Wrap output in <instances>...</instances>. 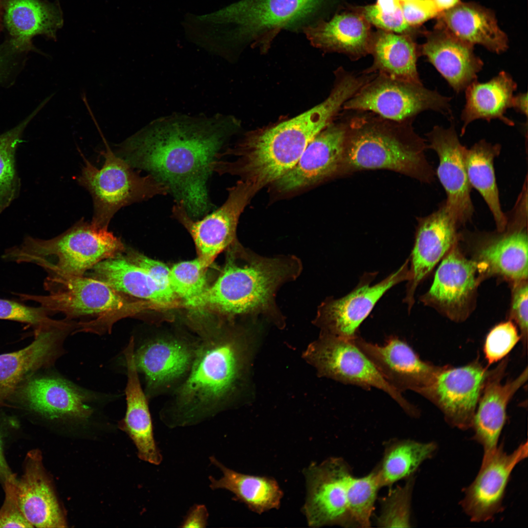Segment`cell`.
<instances>
[{
    "label": "cell",
    "mask_w": 528,
    "mask_h": 528,
    "mask_svg": "<svg viewBox=\"0 0 528 528\" xmlns=\"http://www.w3.org/2000/svg\"><path fill=\"white\" fill-rule=\"evenodd\" d=\"M239 126L231 116L174 113L154 120L114 153L164 184L175 202L199 219L213 207L207 186L212 164Z\"/></svg>",
    "instance_id": "obj_1"
},
{
    "label": "cell",
    "mask_w": 528,
    "mask_h": 528,
    "mask_svg": "<svg viewBox=\"0 0 528 528\" xmlns=\"http://www.w3.org/2000/svg\"><path fill=\"white\" fill-rule=\"evenodd\" d=\"M349 79H335L329 96L288 120L247 133L234 146L225 148L213 164V172L238 176L257 191L273 184L298 161L314 137L332 122L344 104L355 93Z\"/></svg>",
    "instance_id": "obj_2"
},
{
    "label": "cell",
    "mask_w": 528,
    "mask_h": 528,
    "mask_svg": "<svg viewBox=\"0 0 528 528\" xmlns=\"http://www.w3.org/2000/svg\"><path fill=\"white\" fill-rule=\"evenodd\" d=\"M246 352L239 332L213 330L201 337L187 376L160 410L162 422L172 428L194 425L228 409L242 381Z\"/></svg>",
    "instance_id": "obj_3"
},
{
    "label": "cell",
    "mask_w": 528,
    "mask_h": 528,
    "mask_svg": "<svg viewBox=\"0 0 528 528\" xmlns=\"http://www.w3.org/2000/svg\"><path fill=\"white\" fill-rule=\"evenodd\" d=\"M346 117L347 130L340 175L365 170L386 169L431 183L436 173L426 159L425 140L413 120L397 122L367 111Z\"/></svg>",
    "instance_id": "obj_4"
},
{
    "label": "cell",
    "mask_w": 528,
    "mask_h": 528,
    "mask_svg": "<svg viewBox=\"0 0 528 528\" xmlns=\"http://www.w3.org/2000/svg\"><path fill=\"white\" fill-rule=\"evenodd\" d=\"M293 258H267L244 251L231 258L222 274L192 304L230 315L265 312L274 309L278 287L298 274Z\"/></svg>",
    "instance_id": "obj_5"
},
{
    "label": "cell",
    "mask_w": 528,
    "mask_h": 528,
    "mask_svg": "<svg viewBox=\"0 0 528 528\" xmlns=\"http://www.w3.org/2000/svg\"><path fill=\"white\" fill-rule=\"evenodd\" d=\"M46 295L16 293L22 300L36 302L49 312L64 313L67 319L95 317L79 323L76 332L103 334L110 332L113 325L134 315L145 302L134 301L107 284L90 277L48 274L44 283Z\"/></svg>",
    "instance_id": "obj_6"
},
{
    "label": "cell",
    "mask_w": 528,
    "mask_h": 528,
    "mask_svg": "<svg viewBox=\"0 0 528 528\" xmlns=\"http://www.w3.org/2000/svg\"><path fill=\"white\" fill-rule=\"evenodd\" d=\"M126 249L121 239L108 228L81 219L50 239L26 236L21 244L6 250L2 258L36 264L48 274L81 276L98 263L121 256Z\"/></svg>",
    "instance_id": "obj_7"
},
{
    "label": "cell",
    "mask_w": 528,
    "mask_h": 528,
    "mask_svg": "<svg viewBox=\"0 0 528 528\" xmlns=\"http://www.w3.org/2000/svg\"><path fill=\"white\" fill-rule=\"evenodd\" d=\"M104 162L97 168L83 156L84 164L77 177L79 184L91 196L93 214L91 223L108 228L114 214L121 208L169 194L168 188L150 174L141 176L117 155L102 136Z\"/></svg>",
    "instance_id": "obj_8"
},
{
    "label": "cell",
    "mask_w": 528,
    "mask_h": 528,
    "mask_svg": "<svg viewBox=\"0 0 528 528\" xmlns=\"http://www.w3.org/2000/svg\"><path fill=\"white\" fill-rule=\"evenodd\" d=\"M451 98L421 83L396 79L376 74L343 105L347 110L367 111L397 121L414 120L430 110L452 117Z\"/></svg>",
    "instance_id": "obj_9"
},
{
    "label": "cell",
    "mask_w": 528,
    "mask_h": 528,
    "mask_svg": "<svg viewBox=\"0 0 528 528\" xmlns=\"http://www.w3.org/2000/svg\"><path fill=\"white\" fill-rule=\"evenodd\" d=\"M307 355L322 375L346 384L381 390L407 415L412 417L419 416L417 408L385 380L353 339L323 333L308 349Z\"/></svg>",
    "instance_id": "obj_10"
},
{
    "label": "cell",
    "mask_w": 528,
    "mask_h": 528,
    "mask_svg": "<svg viewBox=\"0 0 528 528\" xmlns=\"http://www.w3.org/2000/svg\"><path fill=\"white\" fill-rule=\"evenodd\" d=\"M323 0H241L222 10L232 37L253 43L264 51L282 29L302 23Z\"/></svg>",
    "instance_id": "obj_11"
},
{
    "label": "cell",
    "mask_w": 528,
    "mask_h": 528,
    "mask_svg": "<svg viewBox=\"0 0 528 528\" xmlns=\"http://www.w3.org/2000/svg\"><path fill=\"white\" fill-rule=\"evenodd\" d=\"M198 340L182 335L162 334L134 344V359L139 374L143 375V388L149 400L170 395L187 376Z\"/></svg>",
    "instance_id": "obj_12"
},
{
    "label": "cell",
    "mask_w": 528,
    "mask_h": 528,
    "mask_svg": "<svg viewBox=\"0 0 528 528\" xmlns=\"http://www.w3.org/2000/svg\"><path fill=\"white\" fill-rule=\"evenodd\" d=\"M13 396L24 407L47 419L82 421L90 418L106 399L57 374L32 375Z\"/></svg>",
    "instance_id": "obj_13"
},
{
    "label": "cell",
    "mask_w": 528,
    "mask_h": 528,
    "mask_svg": "<svg viewBox=\"0 0 528 528\" xmlns=\"http://www.w3.org/2000/svg\"><path fill=\"white\" fill-rule=\"evenodd\" d=\"M225 202L200 220L192 218L183 205L175 202L172 217L182 224L191 234L198 258L208 267L217 256L236 240L241 215L257 192L249 184L240 180L228 189Z\"/></svg>",
    "instance_id": "obj_14"
},
{
    "label": "cell",
    "mask_w": 528,
    "mask_h": 528,
    "mask_svg": "<svg viewBox=\"0 0 528 528\" xmlns=\"http://www.w3.org/2000/svg\"><path fill=\"white\" fill-rule=\"evenodd\" d=\"M306 497L302 512L309 527H353L347 503L348 484L352 476L341 458L330 457L311 463L303 470Z\"/></svg>",
    "instance_id": "obj_15"
},
{
    "label": "cell",
    "mask_w": 528,
    "mask_h": 528,
    "mask_svg": "<svg viewBox=\"0 0 528 528\" xmlns=\"http://www.w3.org/2000/svg\"><path fill=\"white\" fill-rule=\"evenodd\" d=\"M490 372L478 359L460 367L444 366L430 385L417 393L435 405L450 426L466 430L472 427Z\"/></svg>",
    "instance_id": "obj_16"
},
{
    "label": "cell",
    "mask_w": 528,
    "mask_h": 528,
    "mask_svg": "<svg viewBox=\"0 0 528 528\" xmlns=\"http://www.w3.org/2000/svg\"><path fill=\"white\" fill-rule=\"evenodd\" d=\"M409 264L408 258L397 270L374 285L371 284L377 273H366L346 295L328 298L320 306L317 317L323 333L345 339L355 338L358 335L359 326L382 296L394 286L408 280Z\"/></svg>",
    "instance_id": "obj_17"
},
{
    "label": "cell",
    "mask_w": 528,
    "mask_h": 528,
    "mask_svg": "<svg viewBox=\"0 0 528 528\" xmlns=\"http://www.w3.org/2000/svg\"><path fill=\"white\" fill-rule=\"evenodd\" d=\"M528 455L526 441L510 453L500 444L494 451L483 455L480 470L473 481L463 489V497L460 502L471 521L487 522L502 511L511 473Z\"/></svg>",
    "instance_id": "obj_18"
},
{
    "label": "cell",
    "mask_w": 528,
    "mask_h": 528,
    "mask_svg": "<svg viewBox=\"0 0 528 528\" xmlns=\"http://www.w3.org/2000/svg\"><path fill=\"white\" fill-rule=\"evenodd\" d=\"M528 200L520 196L512 212L506 215L505 229L488 236L478 249V269L496 274L514 283L527 280L528 239Z\"/></svg>",
    "instance_id": "obj_19"
},
{
    "label": "cell",
    "mask_w": 528,
    "mask_h": 528,
    "mask_svg": "<svg viewBox=\"0 0 528 528\" xmlns=\"http://www.w3.org/2000/svg\"><path fill=\"white\" fill-rule=\"evenodd\" d=\"M335 120L309 142L295 165L273 183L278 192L290 193L340 175L347 121Z\"/></svg>",
    "instance_id": "obj_20"
},
{
    "label": "cell",
    "mask_w": 528,
    "mask_h": 528,
    "mask_svg": "<svg viewBox=\"0 0 528 528\" xmlns=\"http://www.w3.org/2000/svg\"><path fill=\"white\" fill-rule=\"evenodd\" d=\"M73 325L66 321L35 329L33 341L26 347L0 355V407L25 380L47 368L65 352L64 342Z\"/></svg>",
    "instance_id": "obj_21"
},
{
    "label": "cell",
    "mask_w": 528,
    "mask_h": 528,
    "mask_svg": "<svg viewBox=\"0 0 528 528\" xmlns=\"http://www.w3.org/2000/svg\"><path fill=\"white\" fill-rule=\"evenodd\" d=\"M426 135L427 148L439 157L436 174L446 192V208L459 226L464 224L474 211L465 163L466 148L461 143L454 124L446 129L435 126Z\"/></svg>",
    "instance_id": "obj_22"
},
{
    "label": "cell",
    "mask_w": 528,
    "mask_h": 528,
    "mask_svg": "<svg viewBox=\"0 0 528 528\" xmlns=\"http://www.w3.org/2000/svg\"><path fill=\"white\" fill-rule=\"evenodd\" d=\"M457 242L444 256L431 287L420 301L459 321L466 318L473 303L477 287L478 267L475 261L461 253Z\"/></svg>",
    "instance_id": "obj_23"
},
{
    "label": "cell",
    "mask_w": 528,
    "mask_h": 528,
    "mask_svg": "<svg viewBox=\"0 0 528 528\" xmlns=\"http://www.w3.org/2000/svg\"><path fill=\"white\" fill-rule=\"evenodd\" d=\"M353 341L385 380L401 393L406 390L417 393L428 386L443 368L422 360L406 342L396 336L389 337L383 345L367 341L359 335Z\"/></svg>",
    "instance_id": "obj_24"
},
{
    "label": "cell",
    "mask_w": 528,
    "mask_h": 528,
    "mask_svg": "<svg viewBox=\"0 0 528 528\" xmlns=\"http://www.w3.org/2000/svg\"><path fill=\"white\" fill-rule=\"evenodd\" d=\"M458 227L444 201L437 210L418 220L403 299L409 312L415 303L418 286L457 242Z\"/></svg>",
    "instance_id": "obj_25"
},
{
    "label": "cell",
    "mask_w": 528,
    "mask_h": 528,
    "mask_svg": "<svg viewBox=\"0 0 528 528\" xmlns=\"http://www.w3.org/2000/svg\"><path fill=\"white\" fill-rule=\"evenodd\" d=\"M504 359L491 370L480 397L471 428L473 440L484 450V455L494 451L498 447L500 434L506 419L507 405L517 391L528 379V368L514 379L502 383L507 365Z\"/></svg>",
    "instance_id": "obj_26"
},
{
    "label": "cell",
    "mask_w": 528,
    "mask_h": 528,
    "mask_svg": "<svg viewBox=\"0 0 528 528\" xmlns=\"http://www.w3.org/2000/svg\"><path fill=\"white\" fill-rule=\"evenodd\" d=\"M419 49L420 55L425 57L457 93L464 91L477 80L484 65L474 53L473 45L438 27L426 34V41Z\"/></svg>",
    "instance_id": "obj_27"
},
{
    "label": "cell",
    "mask_w": 528,
    "mask_h": 528,
    "mask_svg": "<svg viewBox=\"0 0 528 528\" xmlns=\"http://www.w3.org/2000/svg\"><path fill=\"white\" fill-rule=\"evenodd\" d=\"M25 465L24 474L16 482L18 502L24 517L34 527L66 528L64 515L44 468L40 451H29Z\"/></svg>",
    "instance_id": "obj_28"
},
{
    "label": "cell",
    "mask_w": 528,
    "mask_h": 528,
    "mask_svg": "<svg viewBox=\"0 0 528 528\" xmlns=\"http://www.w3.org/2000/svg\"><path fill=\"white\" fill-rule=\"evenodd\" d=\"M134 340L132 337L123 353L126 364L127 382L125 388L127 409L119 427L134 443L139 458L159 465L162 456L156 444L148 401L140 383L134 359Z\"/></svg>",
    "instance_id": "obj_29"
},
{
    "label": "cell",
    "mask_w": 528,
    "mask_h": 528,
    "mask_svg": "<svg viewBox=\"0 0 528 528\" xmlns=\"http://www.w3.org/2000/svg\"><path fill=\"white\" fill-rule=\"evenodd\" d=\"M304 31L313 46L324 51L342 53L352 60L369 54L373 32L370 23L357 9L308 25Z\"/></svg>",
    "instance_id": "obj_30"
},
{
    "label": "cell",
    "mask_w": 528,
    "mask_h": 528,
    "mask_svg": "<svg viewBox=\"0 0 528 528\" xmlns=\"http://www.w3.org/2000/svg\"><path fill=\"white\" fill-rule=\"evenodd\" d=\"M5 24L11 36L13 49L27 51L33 48L31 40L37 35L56 39L63 24L59 4L41 0H2Z\"/></svg>",
    "instance_id": "obj_31"
},
{
    "label": "cell",
    "mask_w": 528,
    "mask_h": 528,
    "mask_svg": "<svg viewBox=\"0 0 528 528\" xmlns=\"http://www.w3.org/2000/svg\"><path fill=\"white\" fill-rule=\"evenodd\" d=\"M438 17L436 27L466 43L481 45L497 54L508 47L507 36L498 25L494 13L479 4L460 2Z\"/></svg>",
    "instance_id": "obj_32"
},
{
    "label": "cell",
    "mask_w": 528,
    "mask_h": 528,
    "mask_svg": "<svg viewBox=\"0 0 528 528\" xmlns=\"http://www.w3.org/2000/svg\"><path fill=\"white\" fill-rule=\"evenodd\" d=\"M369 54L372 66L363 72L384 75L392 78L422 83L418 71L420 49L411 35L380 29L373 33Z\"/></svg>",
    "instance_id": "obj_33"
},
{
    "label": "cell",
    "mask_w": 528,
    "mask_h": 528,
    "mask_svg": "<svg viewBox=\"0 0 528 528\" xmlns=\"http://www.w3.org/2000/svg\"><path fill=\"white\" fill-rule=\"evenodd\" d=\"M517 88L516 82L505 71L487 82L476 80L471 83L464 90L465 103L461 113L463 125L461 135L464 133L467 126L477 119L490 122L497 119L507 126H514V122L505 114L511 108Z\"/></svg>",
    "instance_id": "obj_34"
},
{
    "label": "cell",
    "mask_w": 528,
    "mask_h": 528,
    "mask_svg": "<svg viewBox=\"0 0 528 528\" xmlns=\"http://www.w3.org/2000/svg\"><path fill=\"white\" fill-rule=\"evenodd\" d=\"M89 270V277L129 296L161 305L175 299V295L164 290L147 271L121 255L103 260Z\"/></svg>",
    "instance_id": "obj_35"
},
{
    "label": "cell",
    "mask_w": 528,
    "mask_h": 528,
    "mask_svg": "<svg viewBox=\"0 0 528 528\" xmlns=\"http://www.w3.org/2000/svg\"><path fill=\"white\" fill-rule=\"evenodd\" d=\"M210 460L223 474L219 480L209 477L212 490L223 489L231 492L235 500L258 514L279 508L283 492L274 479L238 472L226 467L214 456L210 457Z\"/></svg>",
    "instance_id": "obj_36"
},
{
    "label": "cell",
    "mask_w": 528,
    "mask_h": 528,
    "mask_svg": "<svg viewBox=\"0 0 528 528\" xmlns=\"http://www.w3.org/2000/svg\"><path fill=\"white\" fill-rule=\"evenodd\" d=\"M501 146L481 140L466 148L465 163L469 183L481 195L489 207L497 231L506 228L507 219L503 212L494 169V159L499 156Z\"/></svg>",
    "instance_id": "obj_37"
},
{
    "label": "cell",
    "mask_w": 528,
    "mask_h": 528,
    "mask_svg": "<svg viewBox=\"0 0 528 528\" xmlns=\"http://www.w3.org/2000/svg\"><path fill=\"white\" fill-rule=\"evenodd\" d=\"M435 442L394 440L385 446L383 457L375 467L381 487L391 486L414 475L419 466L436 452Z\"/></svg>",
    "instance_id": "obj_38"
},
{
    "label": "cell",
    "mask_w": 528,
    "mask_h": 528,
    "mask_svg": "<svg viewBox=\"0 0 528 528\" xmlns=\"http://www.w3.org/2000/svg\"><path fill=\"white\" fill-rule=\"evenodd\" d=\"M35 112L14 128L0 135V213L19 195L21 182L16 164V153L24 128Z\"/></svg>",
    "instance_id": "obj_39"
},
{
    "label": "cell",
    "mask_w": 528,
    "mask_h": 528,
    "mask_svg": "<svg viewBox=\"0 0 528 528\" xmlns=\"http://www.w3.org/2000/svg\"><path fill=\"white\" fill-rule=\"evenodd\" d=\"M381 488L376 468L362 477L352 476L347 491L349 512L353 527H370L378 490Z\"/></svg>",
    "instance_id": "obj_40"
},
{
    "label": "cell",
    "mask_w": 528,
    "mask_h": 528,
    "mask_svg": "<svg viewBox=\"0 0 528 528\" xmlns=\"http://www.w3.org/2000/svg\"><path fill=\"white\" fill-rule=\"evenodd\" d=\"M207 268L198 258L177 263L170 269L171 288L186 305L191 307L207 289Z\"/></svg>",
    "instance_id": "obj_41"
},
{
    "label": "cell",
    "mask_w": 528,
    "mask_h": 528,
    "mask_svg": "<svg viewBox=\"0 0 528 528\" xmlns=\"http://www.w3.org/2000/svg\"><path fill=\"white\" fill-rule=\"evenodd\" d=\"M405 484L391 489L380 501L381 510L376 525L381 528L411 527V499L415 483L414 475Z\"/></svg>",
    "instance_id": "obj_42"
},
{
    "label": "cell",
    "mask_w": 528,
    "mask_h": 528,
    "mask_svg": "<svg viewBox=\"0 0 528 528\" xmlns=\"http://www.w3.org/2000/svg\"><path fill=\"white\" fill-rule=\"evenodd\" d=\"M520 339V336L511 321L503 322L494 327L487 335L484 347L488 365L504 358Z\"/></svg>",
    "instance_id": "obj_43"
},
{
    "label": "cell",
    "mask_w": 528,
    "mask_h": 528,
    "mask_svg": "<svg viewBox=\"0 0 528 528\" xmlns=\"http://www.w3.org/2000/svg\"><path fill=\"white\" fill-rule=\"evenodd\" d=\"M44 308L27 306L15 301L0 298V319L26 323L35 329L56 323Z\"/></svg>",
    "instance_id": "obj_44"
},
{
    "label": "cell",
    "mask_w": 528,
    "mask_h": 528,
    "mask_svg": "<svg viewBox=\"0 0 528 528\" xmlns=\"http://www.w3.org/2000/svg\"><path fill=\"white\" fill-rule=\"evenodd\" d=\"M16 475L12 474L4 481L5 499L0 509V528H33L22 513L16 494Z\"/></svg>",
    "instance_id": "obj_45"
},
{
    "label": "cell",
    "mask_w": 528,
    "mask_h": 528,
    "mask_svg": "<svg viewBox=\"0 0 528 528\" xmlns=\"http://www.w3.org/2000/svg\"><path fill=\"white\" fill-rule=\"evenodd\" d=\"M370 23L382 30L398 34L411 35V26L406 22L402 8L394 14L381 12L375 4L357 9Z\"/></svg>",
    "instance_id": "obj_46"
},
{
    "label": "cell",
    "mask_w": 528,
    "mask_h": 528,
    "mask_svg": "<svg viewBox=\"0 0 528 528\" xmlns=\"http://www.w3.org/2000/svg\"><path fill=\"white\" fill-rule=\"evenodd\" d=\"M528 286L527 280L514 283L510 312L511 318L520 330L524 352L527 350L528 342Z\"/></svg>",
    "instance_id": "obj_47"
},
{
    "label": "cell",
    "mask_w": 528,
    "mask_h": 528,
    "mask_svg": "<svg viewBox=\"0 0 528 528\" xmlns=\"http://www.w3.org/2000/svg\"><path fill=\"white\" fill-rule=\"evenodd\" d=\"M121 256L127 261L145 270L164 290L176 295L169 283L170 269L165 264L131 249H126Z\"/></svg>",
    "instance_id": "obj_48"
},
{
    "label": "cell",
    "mask_w": 528,
    "mask_h": 528,
    "mask_svg": "<svg viewBox=\"0 0 528 528\" xmlns=\"http://www.w3.org/2000/svg\"><path fill=\"white\" fill-rule=\"evenodd\" d=\"M404 18L410 26L422 23L440 14L434 0H414L402 3Z\"/></svg>",
    "instance_id": "obj_49"
},
{
    "label": "cell",
    "mask_w": 528,
    "mask_h": 528,
    "mask_svg": "<svg viewBox=\"0 0 528 528\" xmlns=\"http://www.w3.org/2000/svg\"><path fill=\"white\" fill-rule=\"evenodd\" d=\"M208 512L204 505L194 506L184 517L181 528H206Z\"/></svg>",
    "instance_id": "obj_50"
},
{
    "label": "cell",
    "mask_w": 528,
    "mask_h": 528,
    "mask_svg": "<svg viewBox=\"0 0 528 528\" xmlns=\"http://www.w3.org/2000/svg\"><path fill=\"white\" fill-rule=\"evenodd\" d=\"M528 93L527 92H521L516 95H513L511 108H513L517 112L528 117Z\"/></svg>",
    "instance_id": "obj_51"
},
{
    "label": "cell",
    "mask_w": 528,
    "mask_h": 528,
    "mask_svg": "<svg viewBox=\"0 0 528 528\" xmlns=\"http://www.w3.org/2000/svg\"><path fill=\"white\" fill-rule=\"evenodd\" d=\"M375 5L381 12L386 14H394L401 9L399 0H377Z\"/></svg>",
    "instance_id": "obj_52"
},
{
    "label": "cell",
    "mask_w": 528,
    "mask_h": 528,
    "mask_svg": "<svg viewBox=\"0 0 528 528\" xmlns=\"http://www.w3.org/2000/svg\"><path fill=\"white\" fill-rule=\"evenodd\" d=\"M12 474L5 459L0 433V479L4 481Z\"/></svg>",
    "instance_id": "obj_53"
},
{
    "label": "cell",
    "mask_w": 528,
    "mask_h": 528,
    "mask_svg": "<svg viewBox=\"0 0 528 528\" xmlns=\"http://www.w3.org/2000/svg\"><path fill=\"white\" fill-rule=\"evenodd\" d=\"M440 13L449 10L461 1L460 0H434Z\"/></svg>",
    "instance_id": "obj_54"
},
{
    "label": "cell",
    "mask_w": 528,
    "mask_h": 528,
    "mask_svg": "<svg viewBox=\"0 0 528 528\" xmlns=\"http://www.w3.org/2000/svg\"><path fill=\"white\" fill-rule=\"evenodd\" d=\"M2 0H0V21L2 9Z\"/></svg>",
    "instance_id": "obj_55"
},
{
    "label": "cell",
    "mask_w": 528,
    "mask_h": 528,
    "mask_svg": "<svg viewBox=\"0 0 528 528\" xmlns=\"http://www.w3.org/2000/svg\"><path fill=\"white\" fill-rule=\"evenodd\" d=\"M399 0L400 1V2L402 3H404V2L411 1H412V0Z\"/></svg>",
    "instance_id": "obj_56"
},
{
    "label": "cell",
    "mask_w": 528,
    "mask_h": 528,
    "mask_svg": "<svg viewBox=\"0 0 528 528\" xmlns=\"http://www.w3.org/2000/svg\"><path fill=\"white\" fill-rule=\"evenodd\" d=\"M1 63L2 62H1V61L0 60V69H1Z\"/></svg>",
    "instance_id": "obj_57"
}]
</instances>
